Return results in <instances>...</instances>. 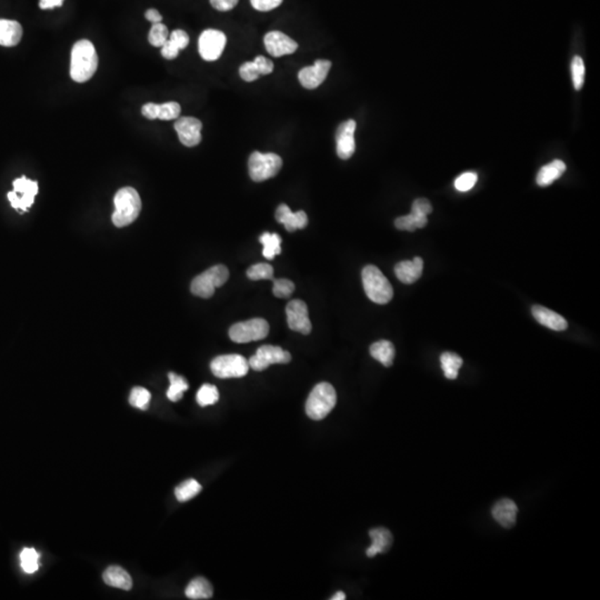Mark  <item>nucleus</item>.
I'll return each instance as SVG.
<instances>
[{"mask_svg": "<svg viewBox=\"0 0 600 600\" xmlns=\"http://www.w3.org/2000/svg\"><path fill=\"white\" fill-rule=\"evenodd\" d=\"M462 358L455 353H444L441 356V368L447 379L454 380L458 377V372L462 366Z\"/></svg>", "mask_w": 600, "mask_h": 600, "instance_id": "30", "label": "nucleus"}, {"mask_svg": "<svg viewBox=\"0 0 600 600\" xmlns=\"http://www.w3.org/2000/svg\"><path fill=\"white\" fill-rule=\"evenodd\" d=\"M269 324L263 318H254L247 322H237L229 330V337L237 344L257 341L267 337Z\"/></svg>", "mask_w": 600, "mask_h": 600, "instance_id": "8", "label": "nucleus"}, {"mask_svg": "<svg viewBox=\"0 0 600 600\" xmlns=\"http://www.w3.org/2000/svg\"><path fill=\"white\" fill-rule=\"evenodd\" d=\"M277 221L284 225L286 230L294 233L297 229L305 228L308 225V217L305 211L300 210L297 213H292L287 204H279L275 214Z\"/></svg>", "mask_w": 600, "mask_h": 600, "instance_id": "18", "label": "nucleus"}, {"mask_svg": "<svg viewBox=\"0 0 600 600\" xmlns=\"http://www.w3.org/2000/svg\"><path fill=\"white\" fill-rule=\"evenodd\" d=\"M517 504L511 500L504 498L497 502L492 509L493 517L504 528H511L517 521Z\"/></svg>", "mask_w": 600, "mask_h": 600, "instance_id": "19", "label": "nucleus"}, {"mask_svg": "<svg viewBox=\"0 0 600 600\" xmlns=\"http://www.w3.org/2000/svg\"><path fill=\"white\" fill-rule=\"evenodd\" d=\"M259 242L263 244V255L266 259L273 261L277 255L282 252V238L278 234H270V233H265L259 237Z\"/></svg>", "mask_w": 600, "mask_h": 600, "instance_id": "29", "label": "nucleus"}, {"mask_svg": "<svg viewBox=\"0 0 600 600\" xmlns=\"http://www.w3.org/2000/svg\"><path fill=\"white\" fill-rule=\"evenodd\" d=\"M247 277L250 280H261V279H274V268L268 263H256L247 270Z\"/></svg>", "mask_w": 600, "mask_h": 600, "instance_id": "37", "label": "nucleus"}, {"mask_svg": "<svg viewBox=\"0 0 600 600\" xmlns=\"http://www.w3.org/2000/svg\"><path fill=\"white\" fill-rule=\"evenodd\" d=\"M189 44V36L186 32L181 30H174L170 34L169 39L162 47V55L164 58L175 59L178 56L181 49L186 48Z\"/></svg>", "mask_w": 600, "mask_h": 600, "instance_id": "24", "label": "nucleus"}, {"mask_svg": "<svg viewBox=\"0 0 600 600\" xmlns=\"http://www.w3.org/2000/svg\"><path fill=\"white\" fill-rule=\"evenodd\" d=\"M292 360V355L278 346L265 345L258 348L255 355L248 360L249 367L255 372H263L270 365L288 364Z\"/></svg>", "mask_w": 600, "mask_h": 600, "instance_id": "9", "label": "nucleus"}, {"mask_svg": "<svg viewBox=\"0 0 600 600\" xmlns=\"http://www.w3.org/2000/svg\"><path fill=\"white\" fill-rule=\"evenodd\" d=\"M39 554L34 548H25L20 554V561L25 573L34 574L39 567Z\"/></svg>", "mask_w": 600, "mask_h": 600, "instance_id": "35", "label": "nucleus"}, {"mask_svg": "<svg viewBox=\"0 0 600 600\" xmlns=\"http://www.w3.org/2000/svg\"><path fill=\"white\" fill-rule=\"evenodd\" d=\"M330 599H332V600H345L346 599L345 592H336L335 595L332 596V597L330 598Z\"/></svg>", "mask_w": 600, "mask_h": 600, "instance_id": "49", "label": "nucleus"}, {"mask_svg": "<svg viewBox=\"0 0 600 600\" xmlns=\"http://www.w3.org/2000/svg\"><path fill=\"white\" fill-rule=\"evenodd\" d=\"M185 594L189 599H209L214 595L213 586L204 577H197L189 582Z\"/></svg>", "mask_w": 600, "mask_h": 600, "instance_id": "27", "label": "nucleus"}, {"mask_svg": "<svg viewBox=\"0 0 600 600\" xmlns=\"http://www.w3.org/2000/svg\"><path fill=\"white\" fill-rule=\"evenodd\" d=\"M282 159L274 152H254L248 160L250 178L256 183L273 178L282 169Z\"/></svg>", "mask_w": 600, "mask_h": 600, "instance_id": "6", "label": "nucleus"}, {"mask_svg": "<svg viewBox=\"0 0 600 600\" xmlns=\"http://www.w3.org/2000/svg\"><path fill=\"white\" fill-rule=\"evenodd\" d=\"M168 28L162 22L152 24V30L149 32L148 40L154 47H162L168 40Z\"/></svg>", "mask_w": 600, "mask_h": 600, "instance_id": "38", "label": "nucleus"}, {"mask_svg": "<svg viewBox=\"0 0 600 600\" xmlns=\"http://www.w3.org/2000/svg\"><path fill=\"white\" fill-rule=\"evenodd\" d=\"M273 294L277 298H289L295 290V285L289 279H273Z\"/></svg>", "mask_w": 600, "mask_h": 600, "instance_id": "39", "label": "nucleus"}, {"mask_svg": "<svg viewBox=\"0 0 600 600\" xmlns=\"http://www.w3.org/2000/svg\"><path fill=\"white\" fill-rule=\"evenodd\" d=\"M287 324L290 330L300 332L303 335H309L311 332V322L308 316V307L305 301L294 299L286 307Z\"/></svg>", "mask_w": 600, "mask_h": 600, "instance_id": "12", "label": "nucleus"}, {"mask_svg": "<svg viewBox=\"0 0 600 600\" xmlns=\"http://www.w3.org/2000/svg\"><path fill=\"white\" fill-rule=\"evenodd\" d=\"M249 368L247 359L236 353L216 357L210 363V370L216 377L221 379L244 377L249 372Z\"/></svg>", "mask_w": 600, "mask_h": 600, "instance_id": "7", "label": "nucleus"}, {"mask_svg": "<svg viewBox=\"0 0 600 600\" xmlns=\"http://www.w3.org/2000/svg\"><path fill=\"white\" fill-rule=\"evenodd\" d=\"M64 0H40L39 7L41 9H53L61 7Z\"/></svg>", "mask_w": 600, "mask_h": 600, "instance_id": "47", "label": "nucleus"}, {"mask_svg": "<svg viewBox=\"0 0 600 600\" xmlns=\"http://www.w3.org/2000/svg\"><path fill=\"white\" fill-rule=\"evenodd\" d=\"M337 404V393L330 384L320 383L315 386L307 403L306 414L311 419L322 420L330 414Z\"/></svg>", "mask_w": 600, "mask_h": 600, "instance_id": "4", "label": "nucleus"}, {"mask_svg": "<svg viewBox=\"0 0 600 600\" xmlns=\"http://www.w3.org/2000/svg\"><path fill=\"white\" fill-rule=\"evenodd\" d=\"M370 355L372 358L379 361L385 367L393 366V358H395V347L393 343L388 340H379L377 343L370 346Z\"/></svg>", "mask_w": 600, "mask_h": 600, "instance_id": "28", "label": "nucleus"}, {"mask_svg": "<svg viewBox=\"0 0 600 600\" xmlns=\"http://www.w3.org/2000/svg\"><path fill=\"white\" fill-rule=\"evenodd\" d=\"M181 107L176 101H169L162 105L148 104L144 105L141 108V114L147 119L174 120L179 118Z\"/></svg>", "mask_w": 600, "mask_h": 600, "instance_id": "17", "label": "nucleus"}, {"mask_svg": "<svg viewBox=\"0 0 600 600\" xmlns=\"http://www.w3.org/2000/svg\"><path fill=\"white\" fill-rule=\"evenodd\" d=\"M98 67V55L87 39L74 44L72 51L70 76L76 83H85L93 77Z\"/></svg>", "mask_w": 600, "mask_h": 600, "instance_id": "1", "label": "nucleus"}, {"mask_svg": "<svg viewBox=\"0 0 600 600\" xmlns=\"http://www.w3.org/2000/svg\"><path fill=\"white\" fill-rule=\"evenodd\" d=\"M266 49L273 57L286 56L292 55L298 49V44L295 40L285 35L282 32H269L263 38Z\"/></svg>", "mask_w": 600, "mask_h": 600, "instance_id": "16", "label": "nucleus"}, {"mask_svg": "<svg viewBox=\"0 0 600 600\" xmlns=\"http://www.w3.org/2000/svg\"><path fill=\"white\" fill-rule=\"evenodd\" d=\"M22 37V27L16 20L0 19V45L13 47Z\"/></svg>", "mask_w": 600, "mask_h": 600, "instance_id": "22", "label": "nucleus"}, {"mask_svg": "<svg viewBox=\"0 0 600 600\" xmlns=\"http://www.w3.org/2000/svg\"><path fill=\"white\" fill-rule=\"evenodd\" d=\"M200 492H202V485L195 479L185 481L175 489L176 498L181 502L193 500Z\"/></svg>", "mask_w": 600, "mask_h": 600, "instance_id": "33", "label": "nucleus"}, {"mask_svg": "<svg viewBox=\"0 0 600 600\" xmlns=\"http://www.w3.org/2000/svg\"><path fill=\"white\" fill-rule=\"evenodd\" d=\"M240 77H242L244 81H247V83L255 81V80H257L258 78L261 77V72L258 70L257 66H256L254 61H247V63L242 64L240 68Z\"/></svg>", "mask_w": 600, "mask_h": 600, "instance_id": "42", "label": "nucleus"}, {"mask_svg": "<svg viewBox=\"0 0 600 600\" xmlns=\"http://www.w3.org/2000/svg\"><path fill=\"white\" fill-rule=\"evenodd\" d=\"M372 544L367 549L366 555L370 558L374 557L378 554H383L391 547L393 544V535L391 531L386 528H374L370 531Z\"/></svg>", "mask_w": 600, "mask_h": 600, "instance_id": "23", "label": "nucleus"}, {"mask_svg": "<svg viewBox=\"0 0 600 600\" xmlns=\"http://www.w3.org/2000/svg\"><path fill=\"white\" fill-rule=\"evenodd\" d=\"M433 211V206H431L429 200L425 198H419L416 200L412 206V213L417 214V215L428 216Z\"/></svg>", "mask_w": 600, "mask_h": 600, "instance_id": "44", "label": "nucleus"}, {"mask_svg": "<svg viewBox=\"0 0 600 600\" xmlns=\"http://www.w3.org/2000/svg\"><path fill=\"white\" fill-rule=\"evenodd\" d=\"M565 162L558 159L554 160V162H549L548 165L544 166L538 171L536 179L537 183L540 187L549 186L554 181L561 178V176L565 173Z\"/></svg>", "mask_w": 600, "mask_h": 600, "instance_id": "26", "label": "nucleus"}, {"mask_svg": "<svg viewBox=\"0 0 600 600\" xmlns=\"http://www.w3.org/2000/svg\"><path fill=\"white\" fill-rule=\"evenodd\" d=\"M477 181H478V176H477V174L468 171V173L460 175L459 177L455 181V188H456L458 192H468L470 189L474 188Z\"/></svg>", "mask_w": 600, "mask_h": 600, "instance_id": "41", "label": "nucleus"}, {"mask_svg": "<svg viewBox=\"0 0 600 600\" xmlns=\"http://www.w3.org/2000/svg\"><path fill=\"white\" fill-rule=\"evenodd\" d=\"M175 129L178 133L179 141L186 147H195L202 141V124L194 117L177 118Z\"/></svg>", "mask_w": 600, "mask_h": 600, "instance_id": "15", "label": "nucleus"}, {"mask_svg": "<svg viewBox=\"0 0 600 600\" xmlns=\"http://www.w3.org/2000/svg\"><path fill=\"white\" fill-rule=\"evenodd\" d=\"M115 211L112 223L118 228L128 226L138 218L141 210V200L138 193L131 187L118 190L115 196Z\"/></svg>", "mask_w": 600, "mask_h": 600, "instance_id": "2", "label": "nucleus"}, {"mask_svg": "<svg viewBox=\"0 0 600 600\" xmlns=\"http://www.w3.org/2000/svg\"><path fill=\"white\" fill-rule=\"evenodd\" d=\"M218 399H219V393H218L217 387L209 385V384L202 385L197 393V403L202 407L216 404Z\"/></svg>", "mask_w": 600, "mask_h": 600, "instance_id": "34", "label": "nucleus"}, {"mask_svg": "<svg viewBox=\"0 0 600 600\" xmlns=\"http://www.w3.org/2000/svg\"><path fill=\"white\" fill-rule=\"evenodd\" d=\"M240 0H210V4L218 11H229L236 7Z\"/></svg>", "mask_w": 600, "mask_h": 600, "instance_id": "46", "label": "nucleus"}, {"mask_svg": "<svg viewBox=\"0 0 600 600\" xmlns=\"http://www.w3.org/2000/svg\"><path fill=\"white\" fill-rule=\"evenodd\" d=\"M361 278L367 297L372 301L385 305L393 299V286L376 266H366L361 273Z\"/></svg>", "mask_w": 600, "mask_h": 600, "instance_id": "3", "label": "nucleus"}, {"mask_svg": "<svg viewBox=\"0 0 600 600\" xmlns=\"http://www.w3.org/2000/svg\"><path fill=\"white\" fill-rule=\"evenodd\" d=\"M330 68L332 61L318 59L313 66L304 67L303 70L298 72V79L306 89H316L324 83Z\"/></svg>", "mask_w": 600, "mask_h": 600, "instance_id": "13", "label": "nucleus"}, {"mask_svg": "<svg viewBox=\"0 0 600 600\" xmlns=\"http://www.w3.org/2000/svg\"><path fill=\"white\" fill-rule=\"evenodd\" d=\"M533 316L535 317L537 322L542 324V326L547 327L549 330H556V332H563L567 330L568 322L561 315H558L555 311L542 307V306H534L531 308Z\"/></svg>", "mask_w": 600, "mask_h": 600, "instance_id": "20", "label": "nucleus"}, {"mask_svg": "<svg viewBox=\"0 0 600 600\" xmlns=\"http://www.w3.org/2000/svg\"><path fill=\"white\" fill-rule=\"evenodd\" d=\"M104 582L109 586L120 588L124 590H131L133 587V579L125 569L119 566H110L103 575Z\"/></svg>", "mask_w": 600, "mask_h": 600, "instance_id": "25", "label": "nucleus"}, {"mask_svg": "<svg viewBox=\"0 0 600 600\" xmlns=\"http://www.w3.org/2000/svg\"><path fill=\"white\" fill-rule=\"evenodd\" d=\"M228 278L229 270L226 266L216 265L197 276L193 280L190 290L193 295L208 299L215 294L216 288L221 287Z\"/></svg>", "mask_w": 600, "mask_h": 600, "instance_id": "5", "label": "nucleus"}, {"mask_svg": "<svg viewBox=\"0 0 600 600\" xmlns=\"http://www.w3.org/2000/svg\"><path fill=\"white\" fill-rule=\"evenodd\" d=\"M170 386L168 388L167 397L169 400L178 401L183 398V395L185 391L188 389V383L185 378L181 377L179 374L175 372H169Z\"/></svg>", "mask_w": 600, "mask_h": 600, "instance_id": "32", "label": "nucleus"}, {"mask_svg": "<svg viewBox=\"0 0 600 600\" xmlns=\"http://www.w3.org/2000/svg\"><path fill=\"white\" fill-rule=\"evenodd\" d=\"M145 17L148 19L149 22H152V24H158V22L162 20V15L156 9H148L146 13H145Z\"/></svg>", "mask_w": 600, "mask_h": 600, "instance_id": "48", "label": "nucleus"}, {"mask_svg": "<svg viewBox=\"0 0 600 600\" xmlns=\"http://www.w3.org/2000/svg\"><path fill=\"white\" fill-rule=\"evenodd\" d=\"M254 63H255L258 70L261 72V76L271 74L273 70H274V63L269 60L268 58H266V57L257 56L254 59Z\"/></svg>", "mask_w": 600, "mask_h": 600, "instance_id": "45", "label": "nucleus"}, {"mask_svg": "<svg viewBox=\"0 0 600 600\" xmlns=\"http://www.w3.org/2000/svg\"><path fill=\"white\" fill-rule=\"evenodd\" d=\"M284 0H250L252 7L258 11H270L282 5Z\"/></svg>", "mask_w": 600, "mask_h": 600, "instance_id": "43", "label": "nucleus"}, {"mask_svg": "<svg viewBox=\"0 0 600 600\" xmlns=\"http://www.w3.org/2000/svg\"><path fill=\"white\" fill-rule=\"evenodd\" d=\"M424 270L422 258L415 257L412 261H405L395 266L397 278L404 284H414L422 277Z\"/></svg>", "mask_w": 600, "mask_h": 600, "instance_id": "21", "label": "nucleus"}, {"mask_svg": "<svg viewBox=\"0 0 600 600\" xmlns=\"http://www.w3.org/2000/svg\"><path fill=\"white\" fill-rule=\"evenodd\" d=\"M226 43V35L221 30H204L198 40L200 56L206 61L217 60L223 55Z\"/></svg>", "mask_w": 600, "mask_h": 600, "instance_id": "11", "label": "nucleus"}, {"mask_svg": "<svg viewBox=\"0 0 600 600\" xmlns=\"http://www.w3.org/2000/svg\"><path fill=\"white\" fill-rule=\"evenodd\" d=\"M13 192L8 194V200L15 209L26 211L32 207L38 194L37 181H30L25 176L13 181Z\"/></svg>", "mask_w": 600, "mask_h": 600, "instance_id": "10", "label": "nucleus"}, {"mask_svg": "<svg viewBox=\"0 0 600 600\" xmlns=\"http://www.w3.org/2000/svg\"><path fill=\"white\" fill-rule=\"evenodd\" d=\"M356 122L353 119L347 120L340 124L336 133V145L337 155L340 159L347 160L355 154L356 143H355V131Z\"/></svg>", "mask_w": 600, "mask_h": 600, "instance_id": "14", "label": "nucleus"}, {"mask_svg": "<svg viewBox=\"0 0 600 600\" xmlns=\"http://www.w3.org/2000/svg\"><path fill=\"white\" fill-rule=\"evenodd\" d=\"M427 223V216L417 215L414 213L398 217L395 221V226L397 229L406 231H415L418 228H424Z\"/></svg>", "mask_w": 600, "mask_h": 600, "instance_id": "31", "label": "nucleus"}, {"mask_svg": "<svg viewBox=\"0 0 600 600\" xmlns=\"http://www.w3.org/2000/svg\"><path fill=\"white\" fill-rule=\"evenodd\" d=\"M571 74H573L575 89L580 91L585 81V65L584 61L579 56L574 57L573 59Z\"/></svg>", "mask_w": 600, "mask_h": 600, "instance_id": "40", "label": "nucleus"}, {"mask_svg": "<svg viewBox=\"0 0 600 600\" xmlns=\"http://www.w3.org/2000/svg\"><path fill=\"white\" fill-rule=\"evenodd\" d=\"M150 399H152V395H150V393L147 389L143 387H135L131 391L129 403L135 408L146 410L148 408Z\"/></svg>", "mask_w": 600, "mask_h": 600, "instance_id": "36", "label": "nucleus"}]
</instances>
